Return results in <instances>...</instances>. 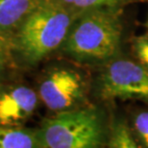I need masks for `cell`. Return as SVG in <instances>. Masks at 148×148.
<instances>
[{"label":"cell","instance_id":"6da1fadb","mask_svg":"<svg viewBox=\"0 0 148 148\" xmlns=\"http://www.w3.org/2000/svg\"><path fill=\"white\" fill-rule=\"evenodd\" d=\"M122 30L118 8L81 12L74 19L62 50L80 63H109L119 51Z\"/></svg>","mask_w":148,"mask_h":148},{"label":"cell","instance_id":"7a4b0ae2","mask_svg":"<svg viewBox=\"0 0 148 148\" xmlns=\"http://www.w3.org/2000/svg\"><path fill=\"white\" fill-rule=\"evenodd\" d=\"M78 13L61 0H41L12 37V50L36 64L62 46Z\"/></svg>","mask_w":148,"mask_h":148},{"label":"cell","instance_id":"3957f363","mask_svg":"<svg viewBox=\"0 0 148 148\" xmlns=\"http://www.w3.org/2000/svg\"><path fill=\"white\" fill-rule=\"evenodd\" d=\"M38 131L40 148H97L105 143L101 114L80 107L45 118Z\"/></svg>","mask_w":148,"mask_h":148},{"label":"cell","instance_id":"277c9868","mask_svg":"<svg viewBox=\"0 0 148 148\" xmlns=\"http://www.w3.org/2000/svg\"><path fill=\"white\" fill-rule=\"evenodd\" d=\"M97 92L103 100L148 102V67L126 59L112 61L99 76Z\"/></svg>","mask_w":148,"mask_h":148},{"label":"cell","instance_id":"5b68a950","mask_svg":"<svg viewBox=\"0 0 148 148\" xmlns=\"http://www.w3.org/2000/svg\"><path fill=\"white\" fill-rule=\"evenodd\" d=\"M38 97L56 112L80 108L86 102L87 83L82 74L69 67H54L40 80Z\"/></svg>","mask_w":148,"mask_h":148},{"label":"cell","instance_id":"8992f818","mask_svg":"<svg viewBox=\"0 0 148 148\" xmlns=\"http://www.w3.org/2000/svg\"><path fill=\"white\" fill-rule=\"evenodd\" d=\"M38 95L23 85L0 86V124L21 126L38 107Z\"/></svg>","mask_w":148,"mask_h":148},{"label":"cell","instance_id":"52a82bcc","mask_svg":"<svg viewBox=\"0 0 148 148\" xmlns=\"http://www.w3.org/2000/svg\"><path fill=\"white\" fill-rule=\"evenodd\" d=\"M41 0H0V33L12 37Z\"/></svg>","mask_w":148,"mask_h":148},{"label":"cell","instance_id":"ba28073f","mask_svg":"<svg viewBox=\"0 0 148 148\" xmlns=\"http://www.w3.org/2000/svg\"><path fill=\"white\" fill-rule=\"evenodd\" d=\"M0 148H40L38 131L0 124Z\"/></svg>","mask_w":148,"mask_h":148},{"label":"cell","instance_id":"9c48e42d","mask_svg":"<svg viewBox=\"0 0 148 148\" xmlns=\"http://www.w3.org/2000/svg\"><path fill=\"white\" fill-rule=\"evenodd\" d=\"M108 146L111 148H137L138 145L131 130L125 123H116L112 128Z\"/></svg>","mask_w":148,"mask_h":148},{"label":"cell","instance_id":"30bf717a","mask_svg":"<svg viewBox=\"0 0 148 148\" xmlns=\"http://www.w3.org/2000/svg\"><path fill=\"white\" fill-rule=\"evenodd\" d=\"M61 1L71 10L79 14L81 12L95 8H118L119 6L125 4L130 0H61Z\"/></svg>","mask_w":148,"mask_h":148},{"label":"cell","instance_id":"8fae6325","mask_svg":"<svg viewBox=\"0 0 148 148\" xmlns=\"http://www.w3.org/2000/svg\"><path fill=\"white\" fill-rule=\"evenodd\" d=\"M135 134L144 147H148V111L140 112L134 120Z\"/></svg>","mask_w":148,"mask_h":148},{"label":"cell","instance_id":"7c38bea8","mask_svg":"<svg viewBox=\"0 0 148 148\" xmlns=\"http://www.w3.org/2000/svg\"><path fill=\"white\" fill-rule=\"evenodd\" d=\"M134 50L140 64L148 67V33L135 38Z\"/></svg>","mask_w":148,"mask_h":148},{"label":"cell","instance_id":"4fadbf2b","mask_svg":"<svg viewBox=\"0 0 148 148\" xmlns=\"http://www.w3.org/2000/svg\"><path fill=\"white\" fill-rule=\"evenodd\" d=\"M12 51V38L0 33V56L9 59Z\"/></svg>","mask_w":148,"mask_h":148},{"label":"cell","instance_id":"5bb4252c","mask_svg":"<svg viewBox=\"0 0 148 148\" xmlns=\"http://www.w3.org/2000/svg\"><path fill=\"white\" fill-rule=\"evenodd\" d=\"M7 61H8V58L2 57V56H0V82H1L2 73H3V71H4L5 64H6V63H7Z\"/></svg>","mask_w":148,"mask_h":148},{"label":"cell","instance_id":"9a60e30c","mask_svg":"<svg viewBox=\"0 0 148 148\" xmlns=\"http://www.w3.org/2000/svg\"><path fill=\"white\" fill-rule=\"evenodd\" d=\"M146 27H147V29H148V19H147V21H146Z\"/></svg>","mask_w":148,"mask_h":148}]
</instances>
